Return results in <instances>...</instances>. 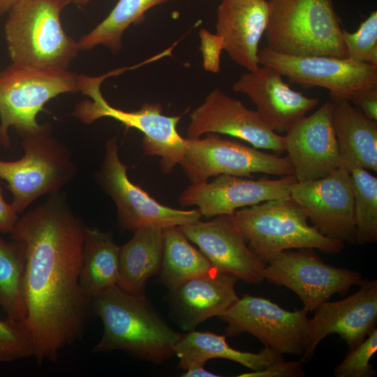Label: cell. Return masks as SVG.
Listing matches in <instances>:
<instances>
[{
	"mask_svg": "<svg viewBox=\"0 0 377 377\" xmlns=\"http://www.w3.org/2000/svg\"><path fill=\"white\" fill-rule=\"evenodd\" d=\"M297 182L293 175L257 180L221 175L211 182L191 184L181 193L179 202L184 207L196 206L200 215L209 219L265 201L289 198Z\"/></svg>",
	"mask_w": 377,
	"mask_h": 377,
	"instance_id": "9a60e30c",
	"label": "cell"
},
{
	"mask_svg": "<svg viewBox=\"0 0 377 377\" xmlns=\"http://www.w3.org/2000/svg\"><path fill=\"white\" fill-rule=\"evenodd\" d=\"M342 38L347 58L377 66V12H371L357 30L350 33L343 29Z\"/></svg>",
	"mask_w": 377,
	"mask_h": 377,
	"instance_id": "1f68e13d",
	"label": "cell"
},
{
	"mask_svg": "<svg viewBox=\"0 0 377 377\" xmlns=\"http://www.w3.org/2000/svg\"><path fill=\"white\" fill-rule=\"evenodd\" d=\"M377 351V329L375 327L363 341L350 349L341 362L334 371L336 377H371L376 374L370 364L371 357Z\"/></svg>",
	"mask_w": 377,
	"mask_h": 377,
	"instance_id": "d6a6232c",
	"label": "cell"
},
{
	"mask_svg": "<svg viewBox=\"0 0 377 377\" xmlns=\"http://www.w3.org/2000/svg\"><path fill=\"white\" fill-rule=\"evenodd\" d=\"M85 229L58 191L19 217L10 232L25 246V321L38 364L56 361L92 313L79 283Z\"/></svg>",
	"mask_w": 377,
	"mask_h": 377,
	"instance_id": "6da1fadb",
	"label": "cell"
},
{
	"mask_svg": "<svg viewBox=\"0 0 377 377\" xmlns=\"http://www.w3.org/2000/svg\"><path fill=\"white\" fill-rule=\"evenodd\" d=\"M302 360L313 357L318 344L337 334L352 349L375 328L377 321V280L364 279L360 289L336 302L325 301L314 310Z\"/></svg>",
	"mask_w": 377,
	"mask_h": 377,
	"instance_id": "ac0fdd59",
	"label": "cell"
},
{
	"mask_svg": "<svg viewBox=\"0 0 377 377\" xmlns=\"http://www.w3.org/2000/svg\"><path fill=\"white\" fill-rule=\"evenodd\" d=\"M92 313L103 326L95 353L115 350L140 359L160 364L175 355L177 333L142 297L114 286L91 299Z\"/></svg>",
	"mask_w": 377,
	"mask_h": 377,
	"instance_id": "7a4b0ae2",
	"label": "cell"
},
{
	"mask_svg": "<svg viewBox=\"0 0 377 377\" xmlns=\"http://www.w3.org/2000/svg\"><path fill=\"white\" fill-rule=\"evenodd\" d=\"M71 0H19L8 11L4 36L11 63L53 70H68L77 57V41L61 22Z\"/></svg>",
	"mask_w": 377,
	"mask_h": 377,
	"instance_id": "3957f363",
	"label": "cell"
},
{
	"mask_svg": "<svg viewBox=\"0 0 377 377\" xmlns=\"http://www.w3.org/2000/svg\"><path fill=\"white\" fill-rule=\"evenodd\" d=\"M239 377H302L305 373L299 361L279 360L263 369L251 371L238 375Z\"/></svg>",
	"mask_w": 377,
	"mask_h": 377,
	"instance_id": "e575fe53",
	"label": "cell"
},
{
	"mask_svg": "<svg viewBox=\"0 0 377 377\" xmlns=\"http://www.w3.org/2000/svg\"><path fill=\"white\" fill-rule=\"evenodd\" d=\"M101 80L92 79L84 85L83 94L89 97L75 106L73 114L81 122L91 124L102 117L113 118L127 127L143 134L142 145L145 154L160 158L163 174L173 172L186 151V138H182L177 126L182 115L166 116L160 103H144L135 111H124L111 106L101 91Z\"/></svg>",
	"mask_w": 377,
	"mask_h": 377,
	"instance_id": "ba28073f",
	"label": "cell"
},
{
	"mask_svg": "<svg viewBox=\"0 0 377 377\" xmlns=\"http://www.w3.org/2000/svg\"><path fill=\"white\" fill-rule=\"evenodd\" d=\"M199 36L200 39V50L202 54L205 69L214 73H219L220 71L221 53L223 50L222 38L204 28L200 30Z\"/></svg>",
	"mask_w": 377,
	"mask_h": 377,
	"instance_id": "836d02e7",
	"label": "cell"
},
{
	"mask_svg": "<svg viewBox=\"0 0 377 377\" xmlns=\"http://www.w3.org/2000/svg\"><path fill=\"white\" fill-rule=\"evenodd\" d=\"M354 196L355 242L377 241V178L368 170L354 166L350 169Z\"/></svg>",
	"mask_w": 377,
	"mask_h": 377,
	"instance_id": "f546056e",
	"label": "cell"
},
{
	"mask_svg": "<svg viewBox=\"0 0 377 377\" xmlns=\"http://www.w3.org/2000/svg\"><path fill=\"white\" fill-rule=\"evenodd\" d=\"M267 263L263 270L264 279L293 291L308 312L334 294H346L364 280L355 270L325 263L310 248L283 251Z\"/></svg>",
	"mask_w": 377,
	"mask_h": 377,
	"instance_id": "7c38bea8",
	"label": "cell"
},
{
	"mask_svg": "<svg viewBox=\"0 0 377 377\" xmlns=\"http://www.w3.org/2000/svg\"><path fill=\"white\" fill-rule=\"evenodd\" d=\"M80 75L13 64L0 70V145H10L8 131L21 136L37 128V115L59 95L80 92Z\"/></svg>",
	"mask_w": 377,
	"mask_h": 377,
	"instance_id": "52a82bcc",
	"label": "cell"
},
{
	"mask_svg": "<svg viewBox=\"0 0 377 377\" xmlns=\"http://www.w3.org/2000/svg\"><path fill=\"white\" fill-rule=\"evenodd\" d=\"M119 247L111 232L86 226L79 283L91 300L117 284Z\"/></svg>",
	"mask_w": 377,
	"mask_h": 377,
	"instance_id": "484cf974",
	"label": "cell"
},
{
	"mask_svg": "<svg viewBox=\"0 0 377 377\" xmlns=\"http://www.w3.org/2000/svg\"><path fill=\"white\" fill-rule=\"evenodd\" d=\"M308 311H288L271 300L244 295L218 318L227 324L226 335L246 332L282 354L302 355L309 332Z\"/></svg>",
	"mask_w": 377,
	"mask_h": 377,
	"instance_id": "8fae6325",
	"label": "cell"
},
{
	"mask_svg": "<svg viewBox=\"0 0 377 377\" xmlns=\"http://www.w3.org/2000/svg\"><path fill=\"white\" fill-rule=\"evenodd\" d=\"M184 377H217L219 375L214 374L207 371L205 367L195 368L191 370L186 371L182 375Z\"/></svg>",
	"mask_w": 377,
	"mask_h": 377,
	"instance_id": "74e56055",
	"label": "cell"
},
{
	"mask_svg": "<svg viewBox=\"0 0 377 377\" xmlns=\"http://www.w3.org/2000/svg\"><path fill=\"white\" fill-rule=\"evenodd\" d=\"M332 121L341 165L377 171V121L366 117L346 98L330 96Z\"/></svg>",
	"mask_w": 377,
	"mask_h": 377,
	"instance_id": "603a6c76",
	"label": "cell"
},
{
	"mask_svg": "<svg viewBox=\"0 0 377 377\" xmlns=\"http://www.w3.org/2000/svg\"><path fill=\"white\" fill-rule=\"evenodd\" d=\"M119 247L117 286L133 295L145 297L146 283L159 273L163 249V228L145 227Z\"/></svg>",
	"mask_w": 377,
	"mask_h": 377,
	"instance_id": "d4e9b609",
	"label": "cell"
},
{
	"mask_svg": "<svg viewBox=\"0 0 377 377\" xmlns=\"http://www.w3.org/2000/svg\"><path fill=\"white\" fill-rule=\"evenodd\" d=\"M161 281L170 292L182 283L216 270L204 254L193 246L179 226L163 229Z\"/></svg>",
	"mask_w": 377,
	"mask_h": 377,
	"instance_id": "4316f807",
	"label": "cell"
},
{
	"mask_svg": "<svg viewBox=\"0 0 377 377\" xmlns=\"http://www.w3.org/2000/svg\"><path fill=\"white\" fill-rule=\"evenodd\" d=\"M0 232V307L6 317L25 320L23 283L26 266L24 243L5 240Z\"/></svg>",
	"mask_w": 377,
	"mask_h": 377,
	"instance_id": "f1b7e54d",
	"label": "cell"
},
{
	"mask_svg": "<svg viewBox=\"0 0 377 377\" xmlns=\"http://www.w3.org/2000/svg\"><path fill=\"white\" fill-rule=\"evenodd\" d=\"M258 57L259 64L274 67L291 83L325 88L330 96L347 98L354 91L377 87V66L348 58L293 56L266 47Z\"/></svg>",
	"mask_w": 377,
	"mask_h": 377,
	"instance_id": "4fadbf2b",
	"label": "cell"
},
{
	"mask_svg": "<svg viewBox=\"0 0 377 377\" xmlns=\"http://www.w3.org/2000/svg\"><path fill=\"white\" fill-rule=\"evenodd\" d=\"M208 133L228 135L243 140L256 149L272 150L276 155L285 151V138L271 130L256 111L218 88L190 114L188 138Z\"/></svg>",
	"mask_w": 377,
	"mask_h": 377,
	"instance_id": "2e32d148",
	"label": "cell"
},
{
	"mask_svg": "<svg viewBox=\"0 0 377 377\" xmlns=\"http://www.w3.org/2000/svg\"><path fill=\"white\" fill-rule=\"evenodd\" d=\"M19 0H0V15H4L11 9V8Z\"/></svg>",
	"mask_w": 377,
	"mask_h": 377,
	"instance_id": "f35d334b",
	"label": "cell"
},
{
	"mask_svg": "<svg viewBox=\"0 0 377 377\" xmlns=\"http://www.w3.org/2000/svg\"><path fill=\"white\" fill-rule=\"evenodd\" d=\"M20 137L23 156L0 160V179L7 182L17 214L39 197L60 191L78 171L70 149L53 135L50 124H40Z\"/></svg>",
	"mask_w": 377,
	"mask_h": 377,
	"instance_id": "8992f818",
	"label": "cell"
},
{
	"mask_svg": "<svg viewBox=\"0 0 377 377\" xmlns=\"http://www.w3.org/2000/svg\"><path fill=\"white\" fill-rule=\"evenodd\" d=\"M233 215L249 247L264 263L285 250L310 248L337 253L345 245L310 226L304 212L291 198L243 207Z\"/></svg>",
	"mask_w": 377,
	"mask_h": 377,
	"instance_id": "5b68a950",
	"label": "cell"
},
{
	"mask_svg": "<svg viewBox=\"0 0 377 377\" xmlns=\"http://www.w3.org/2000/svg\"><path fill=\"white\" fill-rule=\"evenodd\" d=\"M91 0H71V2L75 3L76 5L84 6L87 5Z\"/></svg>",
	"mask_w": 377,
	"mask_h": 377,
	"instance_id": "ab89813d",
	"label": "cell"
},
{
	"mask_svg": "<svg viewBox=\"0 0 377 377\" xmlns=\"http://www.w3.org/2000/svg\"><path fill=\"white\" fill-rule=\"evenodd\" d=\"M238 280L215 270L189 279L171 291L182 329L193 330L199 323L229 309L239 299L235 289Z\"/></svg>",
	"mask_w": 377,
	"mask_h": 377,
	"instance_id": "7402d4cb",
	"label": "cell"
},
{
	"mask_svg": "<svg viewBox=\"0 0 377 377\" xmlns=\"http://www.w3.org/2000/svg\"><path fill=\"white\" fill-rule=\"evenodd\" d=\"M179 228L218 272L249 283H260L265 280L266 264L249 247L233 214L218 215L208 221H198Z\"/></svg>",
	"mask_w": 377,
	"mask_h": 377,
	"instance_id": "e0dca14e",
	"label": "cell"
},
{
	"mask_svg": "<svg viewBox=\"0 0 377 377\" xmlns=\"http://www.w3.org/2000/svg\"><path fill=\"white\" fill-rule=\"evenodd\" d=\"M347 99L366 117L377 121V87L354 91Z\"/></svg>",
	"mask_w": 377,
	"mask_h": 377,
	"instance_id": "d590c367",
	"label": "cell"
},
{
	"mask_svg": "<svg viewBox=\"0 0 377 377\" xmlns=\"http://www.w3.org/2000/svg\"><path fill=\"white\" fill-rule=\"evenodd\" d=\"M267 47L293 56L347 58L333 0H268Z\"/></svg>",
	"mask_w": 377,
	"mask_h": 377,
	"instance_id": "277c9868",
	"label": "cell"
},
{
	"mask_svg": "<svg viewBox=\"0 0 377 377\" xmlns=\"http://www.w3.org/2000/svg\"><path fill=\"white\" fill-rule=\"evenodd\" d=\"M226 337V335L194 330L181 334L174 346L175 355L179 358L178 367L188 371L205 367L210 359L221 358L258 371L283 360L282 353L268 347L257 353L236 350L230 346Z\"/></svg>",
	"mask_w": 377,
	"mask_h": 377,
	"instance_id": "cb8c5ba5",
	"label": "cell"
},
{
	"mask_svg": "<svg viewBox=\"0 0 377 377\" xmlns=\"http://www.w3.org/2000/svg\"><path fill=\"white\" fill-rule=\"evenodd\" d=\"M187 147L179 163L191 184L206 182L212 177L228 175L253 178V173L276 176L294 175L288 158L263 152L219 133L203 138H186Z\"/></svg>",
	"mask_w": 377,
	"mask_h": 377,
	"instance_id": "30bf717a",
	"label": "cell"
},
{
	"mask_svg": "<svg viewBox=\"0 0 377 377\" xmlns=\"http://www.w3.org/2000/svg\"><path fill=\"white\" fill-rule=\"evenodd\" d=\"M170 0H119L109 15L77 40L80 50L87 51L103 45L113 54L122 48V36L131 24L145 20L146 12Z\"/></svg>",
	"mask_w": 377,
	"mask_h": 377,
	"instance_id": "83f0119b",
	"label": "cell"
},
{
	"mask_svg": "<svg viewBox=\"0 0 377 377\" xmlns=\"http://www.w3.org/2000/svg\"><path fill=\"white\" fill-rule=\"evenodd\" d=\"M119 148L116 137L107 140L102 163L94 177L114 202L121 229L131 232L151 226L163 229L200 220L202 216L197 209L182 210L162 205L131 182L128 166L119 158Z\"/></svg>",
	"mask_w": 377,
	"mask_h": 377,
	"instance_id": "9c48e42d",
	"label": "cell"
},
{
	"mask_svg": "<svg viewBox=\"0 0 377 377\" xmlns=\"http://www.w3.org/2000/svg\"><path fill=\"white\" fill-rule=\"evenodd\" d=\"M268 18L267 0H221L218 7L216 34L230 59L249 71L259 66L258 45Z\"/></svg>",
	"mask_w": 377,
	"mask_h": 377,
	"instance_id": "44dd1931",
	"label": "cell"
},
{
	"mask_svg": "<svg viewBox=\"0 0 377 377\" xmlns=\"http://www.w3.org/2000/svg\"><path fill=\"white\" fill-rule=\"evenodd\" d=\"M274 67L258 66L243 74L234 84L235 91L246 94L264 123L274 132L286 133L319 103L292 89Z\"/></svg>",
	"mask_w": 377,
	"mask_h": 377,
	"instance_id": "ffe728a7",
	"label": "cell"
},
{
	"mask_svg": "<svg viewBox=\"0 0 377 377\" xmlns=\"http://www.w3.org/2000/svg\"><path fill=\"white\" fill-rule=\"evenodd\" d=\"M32 336L25 320H0V363L34 357Z\"/></svg>",
	"mask_w": 377,
	"mask_h": 377,
	"instance_id": "4dcf8cb0",
	"label": "cell"
},
{
	"mask_svg": "<svg viewBox=\"0 0 377 377\" xmlns=\"http://www.w3.org/2000/svg\"><path fill=\"white\" fill-rule=\"evenodd\" d=\"M290 198L323 235L355 242L354 196L350 171L341 165L327 176L297 182Z\"/></svg>",
	"mask_w": 377,
	"mask_h": 377,
	"instance_id": "5bb4252c",
	"label": "cell"
},
{
	"mask_svg": "<svg viewBox=\"0 0 377 377\" xmlns=\"http://www.w3.org/2000/svg\"><path fill=\"white\" fill-rule=\"evenodd\" d=\"M330 100L299 120L284 136L285 151L299 182L323 178L341 166Z\"/></svg>",
	"mask_w": 377,
	"mask_h": 377,
	"instance_id": "d6986e66",
	"label": "cell"
},
{
	"mask_svg": "<svg viewBox=\"0 0 377 377\" xmlns=\"http://www.w3.org/2000/svg\"><path fill=\"white\" fill-rule=\"evenodd\" d=\"M18 218V214L13 205L4 199L0 181V232L10 233Z\"/></svg>",
	"mask_w": 377,
	"mask_h": 377,
	"instance_id": "8d00e7d4",
	"label": "cell"
}]
</instances>
